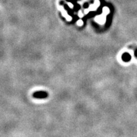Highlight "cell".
Wrapping results in <instances>:
<instances>
[{"label": "cell", "mask_w": 137, "mask_h": 137, "mask_svg": "<svg viewBox=\"0 0 137 137\" xmlns=\"http://www.w3.org/2000/svg\"><path fill=\"white\" fill-rule=\"evenodd\" d=\"M122 58H123V60H124V61H128V60L130 59V55L125 53V54L123 55V56H122Z\"/></svg>", "instance_id": "obj_2"}, {"label": "cell", "mask_w": 137, "mask_h": 137, "mask_svg": "<svg viewBox=\"0 0 137 137\" xmlns=\"http://www.w3.org/2000/svg\"><path fill=\"white\" fill-rule=\"evenodd\" d=\"M48 96L46 92L45 91H38L34 93V97L36 98H45Z\"/></svg>", "instance_id": "obj_1"}]
</instances>
